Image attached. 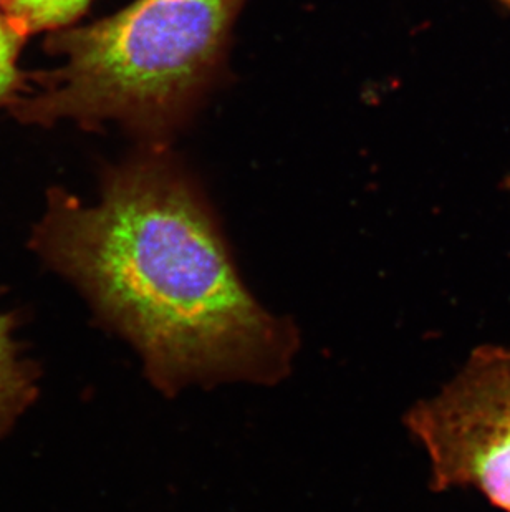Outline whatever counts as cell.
I'll return each mask as SVG.
<instances>
[{"label": "cell", "instance_id": "obj_1", "mask_svg": "<svg viewBox=\"0 0 510 512\" xmlns=\"http://www.w3.org/2000/svg\"><path fill=\"white\" fill-rule=\"evenodd\" d=\"M32 244L133 345L163 395L289 375L299 330L244 284L203 189L169 146L140 145L110 166L97 204L52 189Z\"/></svg>", "mask_w": 510, "mask_h": 512}, {"label": "cell", "instance_id": "obj_2", "mask_svg": "<svg viewBox=\"0 0 510 512\" xmlns=\"http://www.w3.org/2000/svg\"><path fill=\"white\" fill-rule=\"evenodd\" d=\"M247 0H135L57 30L55 68L24 73L7 108L27 125L116 123L143 146H169L226 75L232 29Z\"/></svg>", "mask_w": 510, "mask_h": 512}, {"label": "cell", "instance_id": "obj_3", "mask_svg": "<svg viewBox=\"0 0 510 512\" xmlns=\"http://www.w3.org/2000/svg\"><path fill=\"white\" fill-rule=\"evenodd\" d=\"M429 461V488L476 489L510 512V347L479 345L453 380L406 413Z\"/></svg>", "mask_w": 510, "mask_h": 512}, {"label": "cell", "instance_id": "obj_4", "mask_svg": "<svg viewBox=\"0 0 510 512\" xmlns=\"http://www.w3.org/2000/svg\"><path fill=\"white\" fill-rule=\"evenodd\" d=\"M14 317L0 312V436L35 397L34 368L14 339Z\"/></svg>", "mask_w": 510, "mask_h": 512}, {"label": "cell", "instance_id": "obj_5", "mask_svg": "<svg viewBox=\"0 0 510 512\" xmlns=\"http://www.w3.org/2000/svg\"><path fill=\"white\" fill-rule=\"evenodd\" d=\"M92 0H0V15L24 39L63 30L85 14Z\"/></svg>", "mask_w": 510, "mask_h": 512}, {"label": "cell", "instance_id": "obj_6", "mask_svg": "<svg viewBox=\"0 0 510 512\" xmlns=\"http://www.w3.org/2000/svg\"><path fill=\"white\" fill-rule=\"evenodd\" d=\"M24 42V37L0 15V105H7L24 78L17 65Z\"/></svg>", "mask_w": 510, "mask_h": 512}, {"label": "cell", "instance_id": "obj_7", "mask_svg": "<svg viewBox=\"0 0 510 512\" xmlns=\"http://www.w3.org/2000/svg\"><path fill=\"white\" fill-rule=\"evenodd\" d=\"M499 2H502V4L506 5V7H509L510 9V0H499Z\"/></svg>", "mask_w": 510, "mask_h": 512}]
</instances>
